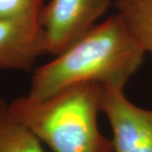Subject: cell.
<instances>
[{
  "label": "cell",
  "mask_w": 152,
  "mask_h": 152,
  "mask_svg": "<svg viewBox=\"0 0 152 152\" xmlns=\"http://www.w3.org/2000/svg\"><path fill=\"white\" fill-rule=\"evenodd\" d=\"M145 53L117 12L96 24L51 61L36 69L27 96L39 101L88 82L124 89L141 65Z\"/></svg>",
  "instance_id": "cell-1"
},
{
  "label": "cell",
  "mask_w": 152,
  "mask_h": 152,
  "mask_svg": "<svg viewBox=\"0 0 152 152\" xmlns=\"http://www.w3.org/2000/svg\"><path fill=\"white\" fill-rule=\"evenodd\" d=\"M102 96V85L88 82L39 101L19 97L8 108L15 120L54 152H113L112 139L98 126Z\"/></svg>",
  "instance_id": "cell-2"
},
{
  "label": "cell",
  "mask_w": 152,
  "mask_h": 152,
  "mask_svg": "<svg viewBox=\"0 0 152 152\" xmlns=\"http://www.w3.org/2000/svg\"><path fill=\"white\" fill-rule=\"evenodd\" d=\"M110 6L111 0H50L39 16L45 53H62L93 28Z\"/></svg>",
  "instance_id": "cell-3"
},
{
  "label": "cell",
  "mask_w": 152,
  "mask_h": 152,
  "mask_svg": "<svg viewBox=\"0 0 152 152\" xmlns=\"http://www.w3.org/2000/svg\"><path fill=\"white\" fill-rule=\"evenodd\" d=\"M101 111L113 130V152H152V110L133 105L124 89L103 87Z\"/></svg>",
  "instance_id": "cell-4"
},
{
  "label": "cell",
  "mask_w": 152,
  "mask_h": 152,
  "mask_svg": "<svg viewBox=\"0 0 152 152\" xmlns=\"http://www.w3.org/2000/svg\"><path fill=\"white\" fill-rule=\"evenodd\" d=\"M45 53V37L39 20L0 18V69L29 71Z\"/></svg>",
  "instance_id": "cell-5"
},
{
  "label": "cell",
  "mask_w": 152,
  "mask_h": 152,
  "mask_svg": "<svg viewBox=\"0 0 152 152\" xmlns=\"http://www.w3.org/2000/svg\"><path fill=\"white\" fill-rule=\"evenodd\" d=\"M0 152H45L37 136L12 117L8 103L1 96Z\"/></svg>",
  "instance_id": "cell-6"
},
{
  "label": "cell",
  "mask_w": 152,
  "mask_h": 152,
  "mask_svg": "<svg viewBox=\"0 0 152 152\" xmlns=\"http://www.w3.org/2000/svg\"><path fill=\"white\" fill-rule=\"evenodd\" d=\"M115 7L145 53H152V0H115Z\"/></svg>",
  "instance_id": "cell-7"
},
{
  "label": "cell",
  "mask_w": 152,
  "mask_h": 152,
  "mask_svg": "<svg viewBox=\"0 0 152 152\" xmlns=\"http://www.w3.org/2000/svg\"><path fill=\"white\" fill-rule=\"evenodd\" d=\"M45 0H0V18L39 20Z\"/></svg>",
  "instance_id": "cell-8"
}]
</instances>
